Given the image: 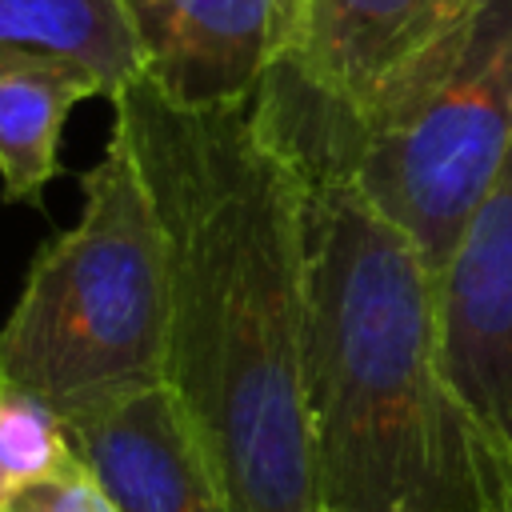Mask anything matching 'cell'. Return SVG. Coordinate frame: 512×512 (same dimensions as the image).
I'll return each mask as SVG.
<instances>
[{"label": "cell", "mask_w": 512, "mask_h": 512, "mask_svg": "<svg viewBox=\"0 0 512 512\" xmlns=\"http://www.w3.org/2000/svg\"><path fill=\"white\" fill-rule=\"evenodd\" d=\"M112 132L164 236V380L228 512H316L296 164L252 104L180 108L144 76L112 96Z\"/></svg>", "instance_id": "cell-1"}, {"label": "cell", "mask_w": 512, "mask_h": 512, "mask_svg": "<svg viewBox=\"0 0 512 512\" xmlns=\"http://www.w3.org/2000/svg\"><path fill=\"white\" fill-rule=\"evenodd\" d=\"M300 188L304 396L320 508L512 512V456L448 380L424 252L356 184L300 172Z\"/></svg>", "instance_id": "cell-2"}, {"label": "cell", "mask_w": 512, "mask_h": 512, "mask_svg": "<svg viewBox=\"0 0 512 512\" xmlns=\"http://www.w3.org/2000/svg\"><path fill=\"white\" fill-rule=\"evenodd\" d=\"M252 112L300 172L356 184L440 276L512 152V0H472L360 116L272 80Z\"/></svg>", "instance_id": "cell-3"}, {"label": "cell", "mask_w": 512, "mask_h": 512, "mask_svg": "<svg viewBox=\"0 0 512 512\" xmlns=\"http://www.w3.org/2000/svg\"><path fill=\"white\" fill-rule=\"evenodd\" d=\"M168 364V268L152 196L120 132L80 176V220L48 240L0 328V384L52 408L156 380Z\"/></svg>", "instance_id": "cell-4"}, {"label": "cell", "mask_w": 512, "mask_h": 512, "mask_svg": "<svg viewBox=\"0 0 512 512\" xmlns=\"http://www.w3.org/2000/svg\"><path fill=\"white\" fill-rule=\"evenodd\" d=\"M80 464L120 512H228L176 388L116 384L56 408Z\"/></svg>", "instance_id": "cell-5"}, {"label": "cell", "mask_w": 512, "mask_h": 512, "mask_svg": "<svg viewBox=\"0 0 512 512\" xmlns=\"http://www.w3.org/2000/svg\"><path fill=\"white\" fill-rule=\"evenodd\" d=\"M436 312L456 396L512 456V152L436 276Z\"/></svg>", "instance_id": "cell-6"}, {"label": "cell", "mask_w": 512, "mask_h": 512, "mask_svg": "<svg viewBox=\"0 0 512 512\" xmlns=\"http://www.w3.org/2000/svg\"><path fill=\"white\" fill-rule=\"evenodd\" d=\"M140 76L180 108L252 104L292 44L296 0H124Z\"/></svg>", "instance_id": "cell-7"}, {"label": "cell", "mask_w": 512, "mask_h": 512, "mask_svg": "<svg viewBox=\"0 0 512 512\" xmlns=\"http://www.w3.org/2000/svg\"><path fill=\"white\" fill-rule=\"evenodd\" d=\"M468 4L472 0H300L292 44L268 80L336 116H360Z\"/></svg>", "instance_id": "cell-8"}, {"label": "cell", "mask_w": 512, "mask_h": 512, "mask_svg": "<svg viewBox=\"0 0 512 512\" xmlns=\"http://www.w3.org/2000/svg\"><path fill=\"white\" fill-rule=\"evenodd\" d=\"M84 96H104L88 68L0 52V196L8 204H40L60 176V132Z\"/></svg>", "instance_id": "cell-9"}, {"label": "cell", "mask_w": 512, "mask_h": 512, "mask_svg": "<svg viewBox=\"0 0 512 512\" xmlns=\"http://www.w3.org/2000/svg\"><path fill=\"white\" fill-rule=\"evenodd\" d=\"M0 52L80 64L108 100L140 76L124 0H0Z\"/></svg>", "instance_id": "cell-10"}, {"label": "cell", "mask_w": 512, "mask_h": 512, "mask_svg": "<svg viewBox=\"0 0 512 512\" xmlns=\"http://www.w3.org/2000/svg\"><path fill=\"white\" fill-rule=\"evenodd\" d=\"M76 460L60 412L20 388H0V480L8 492L64 472Z\"/></svg>", "instance_id": "cell-11"}, {"label": "cell", "mask_w": 512, "mask_h": 512, "mask_svg": "<svg viewBox=\"0 0 512 512\" xmlns=\"http://www.w3.org/2000/svg\"><path fill=\"white\" fill-rule=\"evenodd\" d=\"M0 512H120L108 492L100 488V480L80 464V456L56 472L44 476L36 484H24L16 492H8Z\"/></svg>", "instance_id": "cell-12"}, {"label": "cell", "mask_w": 512, "mask_h": 512, "mask_svg": "<svg viewBox=\"0 0 512 512\" xmlns=\"http://www.w3.org/2000/svg\"><path fill=\"white\" fill-rule=\"evenodd\" d=\"M4 500H8V488H4V480H0V508H4Z\"/></svg>", "instance_id": "cell-13"}, {"label": "cell", "mask_w": 512, "mask_h": 512, "mask_svg": "<svg viewBox=\"0 0 512 512\" xmlns=\"http://www.w3.org/2000/svg\"><path fill=\"white\" fill-rule=\"evenodd\" d=\"M316 512H340V508H316Z\"/></svg>", "instance_id": "cell-14"}, {"label": "cell", "mask_w": 512, "mask_h": 512, "mask_svg": "<svg viewBox=\"0 0 512 512\" xmlns=\"http://www.w3.org/2000/svg\"><path fill=\"white\" fill-rule=\"evenodd\" d=\"M296 8H300V0H296Z\"/></svg>", "instance_id": "cell-15"}, {"label": "cell", "mask_w": 512, "mask_h": 512, "mask_svg": "<svg viewBox=\"0 0 512 512\" xmlns=\"http://www.w3.org/2000/svg\"><path fill=\"white\" fill-rule=\"evenodd\" d=\"M0 388H4V384H0Z\"/></svg>", "instance_id": "cell-16"}]
</instances>
